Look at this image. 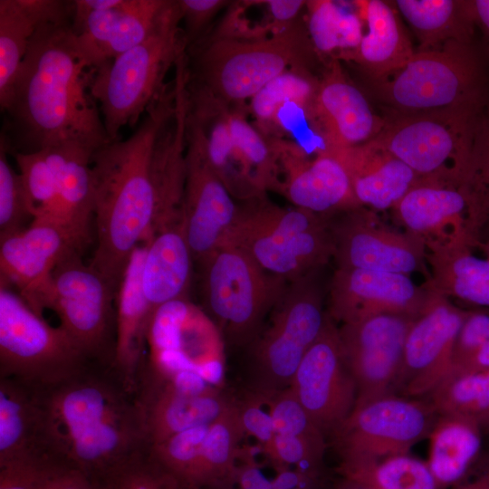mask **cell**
I'll use <instances>...</instances> for the list:
<instances>
[{
  "label": "cell",
  "mask_w": 489,
  "mask_h": 489,
  "mask_svg": "<svg viewBox=\"0 0 489 489\" xmlns=\"http://www.w3.org/2000/svg\"><path fill=\"white\" fill-rule=\"evenodd\" d=\"M175 94L171 80L129 137L91 154L97 245L90 264L117 290L134 249L180 204L181 184L168 146Z\"/></svg>",
  "instance_id": "obj_1"
},
{
  "label": "cell",
  "mask_w": 489,
  "mask_h": 489,
  "mask_svg": "<svg viewBox=\"0 0 489 489\" xmlns=\"http://www.w3.org/2000/svg\"><path fill=\"white\" fill-rule=\"evenodd\" d=\"M72 11L37 30L1 106L0 140L11 156L63 145L94 151L110 141L73 40Z\"/></svg>",
  "instance_id": "obj_2"
},
{
  "label": "cell",
  "mask_w": 489,
  "mask_h": 489,
  "mask_svg": "<svg viewBox=\"0 0 489 489\" xmlns=\"http://www.w3.org/2000/svg\"><path fill=\"white\" fill-rule=\"evenodd\" d=\"M41 391L49 455L94 485L104 486L147 455L137 392L111 366L92 363Z\"/></svg>",
  "instance_id": "obj_3"
},
{
  "label": "cell",
  "mask_w": 489,
  "mask_h": 489,
  "mask_svg": "<svg viewBox=\"0 0 489 489\" xmlns=\"http://www.w3.org/2000/svg\"><path fill=\"white\" fill-rule=\"evenodd\" d=\"M392 115L461 112L481 115L489 107V80L473 44L449 42L419 50L398 70L369 80Z\"/></svg>",
  "instance_id": "obj_4"
},
{
  "label": "cell",
  "mask_w": 489,
  "mask_h": 489,
  "mask_svg": "<svg viewBox=\"0 0 489 489\" xmlns=\"http://www.w3.org/2000/svg\"><path fill=\"white\" fill-rule=\"evenodd\" d=\"M187 85L243 105L290 69L311 68L316 53L303 21L258 40L205 37L187 50Z\"/></svg>",
  "instance_id": "obj_5"
},
{
  "label": "cell",
  "mask_w": 489,
  "mask_h": 489,
  "mask_svg": "<svg viewBox=\"0 0 489 489\" xmlns=\"http://www.w3.org/2000/svg\"><path fill=\"white\" fill-rule=\"evenodd\" d=\"M187 52L177 0H168L151 32L114 59L88 71L110 141L135 126L165 90L167 74Z\"/></svg>",
  "instance_id": "obj_6"
},
{
  "label": "cell",
  "mask_w": 489,
  "mask_h": 489,
  "mask_svg": "<svg viewBox=\"0 0 489 489\" xmlns=\"http://www.w3.org/2000/svg\"><path fill=\"white\" fill-rule=\"evenodd\" d=\"M225 244L289 283L319 272L333 257L331 217L280 206L266 195L238 203Z\"/></svg>",
  "instance_id": "obj_7"
},
{
  "label": "cell",
  "mask_w": 489,
  "mask_h": 489,
  "mask_svg": "<svg viewBox=\"0 0 489 489\" xmlns=\"http://www.w3.org/2000/svg\"><path fill=\"white\" fill-rule=\"evenodd\" d=\"M92 363L60 325H50L18 292L0 284V377L47 390Z\"/></svg>",
  "instance_id": "obj_8"
},
{
  "label": "cell",
  "mask_w": 489,
  "mask_h": 489,
  "mask_svg": "<svg viewBox=\"0 0 489 489\" xmlns=\"http://www.w3.org/2000/svg\"><path fill=\"white\" fill-rule=\"evenodd\" d=\"M206 315L231 345H249L289 282L263 269L242 249L225 244L201 264Z\"/></svg>",
  "instance_id": "obj_9"
},
{
  "label": "cell",
  "mask_w": 489,
  "mask_h": 489,
  "mask_svg": "<svg viewBox=\"0 0 489 489\" xmlns=\"http://www.w3.org/2000/svg\"><path fill=\"white\" fill-rule=\"evenodd\" d=\"M317 273L288 283L266 324L249 344L254 394L263 402L290 387L302 357L327 321Z\"/></svg>",
  "instance_id": "obj_10"
},
{
  "label": "cell",
  "mask_w": 489,
  "mask_h": 489,
  "mask_svg": "<svg viewBox=\"0 0 489 489\" xmlns=\"http://www.w3.org/2000/svg\"><path fill=\"white\" fill-rule=\"evenodd\" d=\"M72 251L55 267L38 296L35 312L53 311L60 326L93 362L112 365L116 340L117 289L109 279Z\"/></svg>",
  "instance_id": "obj_11"
},
{
  "label": "cell",
  "mask_w": 489,
  "mask_h": 489,
  "mask_svg": "<svg viewBox=\"0 0 489 489\" xmlns=\"http://www.w3.org/2000/svg\"><path fill=\"white\" fill-rule=\"evenodd\" d=\"M481 115L389 114L385 118L382 130L371 141L419 177H463L469 173L476 124Z\"/></svg>",
  "instance_id": "obj_12"
},
{
  "label": "cell",
  "mask_w": 489,
  "mask_h": 489,
  "mask_svg": "<svg viewBox=\"0 0 489 489\" xmlns=\"http://www.w3.org/2000/svg\"><path fill=\"white\" fill-rule=\"evenodd\" d=\"M148 360L141 375L168 379L196 372L208 383L221 380L223 338L210 318L187 299L155 311L147 331Z\"/></svg>",
  "instance_id": "obj_13"
},
{
  "label": "cell",
  "mask_w": 489,
  "mask_h": 489,
  "mask_svg": "<svg viewBox=\"0 0 489 489\" xmlns=\"http://www.w3.org/2000/svg\"><path fill=\"white\" fill-rule=\"evenodd\" d=\"M438 416L428 400L391 394L356 406L331 436L341 461L379 460L408 454Z\"/></svg>",
  "instance_id": "obj_14"
},
{
  "label": "cell",
  "mask_w": 489,
  "mask_h": 489,
  "mask_svg": "<svg viewBox=\"0 0 489 489\" xmlns=\"http://www.w3.org/2000/svg\"><path fill=\"white\" fill-rule=\"evenodd\" d=\"M397 221L425 243L460 240L472 248L489 223L484 197L463 177H421L392 208Z\"/></svg>",
  "instance_id": "obj_15"
},
{
  "label": "cell",
  "mask_w": 489,
  "mask_h": 489,
  "mask_svg": "<svg viewBox=\"0 0 489 489\" xmlns=\"http://www.w3.org/2000/svg\"><path fill=\"white\" fill-rule=\"evenodd\" d=\"M336 268H357L409 275L420 273L430 279L423 238L383 225L364 206L331 217Z\"/></svg>",
  "instance_id": "obj_16"
},
{
  "label": "cell",
  "mask_w": 489,
  "mask_h": 489,
  "mask_svg": "<svg viewBox=\"0 0 489 489\" xmlns=\"http://www.w3.org/2000/svg\"><path fill=\"white\" fill-rule=\"evenodd\" d=\"M237 212L238 203L207 160L199 126L187 114V179L182 223L193 259L199 265L225 244Z\"/></svg>",
  "instance_id": "obj_17"
},
{
  "label": "cell",
  "mask_w": 489,
  "mask_h": 489,
  "mask_svg": "<svg viewBox=\"0 0 489 489\" xmlns=\"http://www.w3.org/2000/svg\"><path fill=\"white\" fill-rule=\"evenodd\" d=\"M415 318L381 314L338 328L343 359L357 388L356 406L394 394L407 334Z\"/></svg>",
  "instance_id": "obj_18"
},
{
  "label": "cell",
  "mask_w": 489,
  "mask_h": 489,
  "mask_svg": "<svg viewBox=\"0 0 489 489\" xmlns=\"http://www.w3.org/2000/svg\"><path fill=\"white\" fill-rule=\"evenodd\" d=\"M168 0H73L72 33L88 70L135 46L151 32Z\"/></svg>",
  "instance_id": "obj_19"
},
{
  "label": "cell",
  "mask_w": 489,
  "mask_h": 489,
  "mask_svg": "<svg viewBox=\"0 0 489 489\" xmlns=\"http://www.w3.org/2000/svg\"><path fill=\"white\" fill-rule=\"evenodd\" d=\"M468 313L434 292L408 331L395 395H428L444 380L452 369L455 343Z\"/></svg>",
  "instance_id": "obj_20"
},
{
  "label": "cell",
  "mask_w": 489,
  "mask_h": 489,
  "mask_svg": "<svg viewBox=\"0 0 489 489\" xmlns=\"http://www.w3.org/2000/svg\"><path fill=\"white\" fill-rule=\"evenodd\" d=\"M290 388L324 435L331 436L353 411L356 384L343 359L338 327L329 315L302 357Z\"/></svg>",
  "instance_id": "obj_21"
},
{
  "label": "cell",
  "mask_w": 489,
  "mask_h": 489,
  "mask_svg": "<svg viewBox=\"0 0 489 489\" xmlns=\"http://www.w3.org/2000/svg\"><path fill=\"white\" fill-rule=\"evenodd\" d=\"M434 291L409 275L357 268H336L328 292L327 313L340 324L381 314L417 317Z\"/></svg>",
  "instance_id": "obj_22"
},
{
  "label": "cell",
  "mask_w": 489,
  "mask_h": 489,
  "mask_svg": "<svg viewBox=\"0 0 489 489\" xmlns=\"http://www.w3.org/2000/svg\"><path fill=\"white\" fill-rule=\"evenodd\" d=\"M83 247L58 221L36 218L29 226L0 237V284L14 286L34 311L57 264Z\"/></svg>",
  "instance_id": "obj_23"
},
{
  "label": "cell",
  "mask_w": 489,
  "mask_h": 489,
  "mask_svg": "<svg viewBox=\"0 0 489 489\" xmlns=\"http://www.w3.org/2000/svg\"><path fill=\"white\" fill-rule=\"evenodd\" d=\"M279 151V194L294 207L331 217L361 206L343 164L330 149L310 158L287 140L273 138Z\"/></svg>",
  "instance_id": "obj_24"
},
{
  "label": "cell",
  "mask_w": 489,
  "mask_h": 489,
  "mask_svg": "<svg viewBox=\"0 0 489 489\" xmlns=\"http://www.w3.org/2000/svg\"><path fill=\"white\" fill-rule=\"evenodd\" d=\"M311 115L325 149L363 145L374 139L385 125V118L375 113L338 60H331L319 79Z\"/></svg>",
  "instance_id": "obj_25"
},
{
  "label": "cell",
  "mask_w": 489,
  "mask_h": 489,
  "mask_svg": "<svg viewBox=\"0 0 489 489\" xmlns=\"http://www.w3.org/2000/svg\"><path fill=\"white\" fill-rule=\"evenodd\" d=\"M136 392L149 449L178 433L211 424L233 403L214 387L186 392L145 378L138 380Z\"/></svg>",
  "instance_id": "obj_26"
},
{
  "label": "cell",
  "mask_w": 489,
  "mask_h": 489,
  "mask_svg": "<svg viewBox=\"0 0 489 489\" xmlns=\"http://www.w3.org/2000/svg\"><path fill=\"white\" fill-rule=\"evenodd\" d=\"M147 241L131 254L116 295V340L112 368L136 390L144 364L147 331L153 312L144 295L141 272Z\"/></svg>",
  "instance_id": "obj_27"
},
{
  "label": "cell",
  "mask_w": 489,
  "mask_h": 489,
  "mask_svg": "<svg viewBox=\"0 0 489 489\" xmlns=\"http://www.w3.org/2000/svg\"><path fill=\"white\" fill-rule=\"evenodd\" d=\"M328 149L343 164L359 204L373 211L392 209L421 177L372 141Z\"/></svg>",
  "instance_id": "obj_28"
},
{
  "label": "cell",
  "mask_w": 489,
  "mask_h": 489,
  "mask_svg": "<svg viewBox=\"0 0 489 489\" xmlns=\"http://www.w3.org/2000/svg\"><path fill=\"white\" fill-rule=\"evenodd\" d=\"M39 455L51 456L42 391L0 377V465Z\"/></svg>",
  "instance_id": "obj_29"
},
{
  "label": "cell",
  "mask_w": 489,
  "mask_h": 489,
  "mask_svg": "<svg viewBox=\"0 0 489 489\" xmlns=\"http://www.w3.org/2000/svg\"><path fill=\"white\" fill-rule=\"evenodd\" d=\"M193 261L182 219L147 241L141 284L153 313L168 302L187 298Z\"/></svg>",
  "instance_id": "obj_30"
},
{
  "label": "cell",
  "mask_w": 489,
  "mask_h": 489,
  "mask_svg": "<svg viewBox=\"0 0 489 489\" xmlns=\"http://www.w3.org/2000/svg\"><path fill=\"white\" fill-rule=\"evenodd\" d=\"M72 1L0 0V107L6 101L32 38L71 13Z\"/></svg>",
  "instance_id": "obj_31"
},
{
  "label": "cell",
  "mask_w": 489,
  "mask_h": 489,
  "mask_svg": "<svg viewBox=\"0 0 489 489\" xmlns=\"http://www.w3.org/2000/svg\"><path fill=\"white\" fill-rule=\"evenodd\" d=\"M367 26L358 49L349 57L368 79L383 77L404 65L415 53L394 4L381 0L355 1Z\"/></svg>",
  "instance_id": "obj_32"
},
{
  "label": "cell",
  "mask_w": 489,
  "mask_h": 489,
  "mask_svg": "<svg viewBox=\"0 0 489 489\" xmlns=\"http://www.w3.org/2000/svg\"><path fill=\"white\" fill-rule=\"evenodd\" d=\"M430 273L426 283L431 290L489 309V260L474 254L464 241L447 240L426 244Z\"/></svg>",
  "instance_id": "obj_33"
},
{
  "label": "cell",
  "mask_w": 489,
  "mask_h": 489,
  "mask_svg": "<svg viewBox=\"0 0 489 489\" xmlns=\"http://www.w3.org/2000/svg\"><path fill=\"white\" fill-rule=\"evenodd\" d=\"M58 181V221L84 248L90 242L93 221V188L91 158L93 151L63 145L46 149Z\"/></svg>",
  "instance_id": "obj_34"
},
{
  "label": "cell",
  "mask_w": 489,
  "mask_h": 489,
  "mask_svg": "<svg viewBox=\"0 0 489 489\" xmlns=\"http://www.w3.org/2000/svg\"><path fill=\"white\" fill-rule=\"evenodd\" d=\"M482 427L475 420L454 415H439L429 435L427 465L439 489L463 482L479 463Z\"/></svg>",
  "instance_id": "obj_35"
},
{
  "label": "cell",
  "mask_w": 489,
  "mask_h": 489,
  "mask_svg": "<svg viewBox=\"0 0 489 489\" xmlns=\"http://www.w3.org/2000/svg\"><path fill=\"white\" fill-rule=\"evenodd\" d=\"M244 434L232 403L209 426L186 489H232Z\"/></svg>",
  "instance_id": "obj_36"
},
{
  "label": "cell",
  "mask_w": 489,
  "mask_h": 489,
  "mask_svg": "<svg viewBox=\"0 0 489 489\" xmlns=\"http://www.w3.org/2000/svg\"><path fill=\"white\" fill-rule=\"evenodd\" d=\"M397 11L420 43L419 50L449 42L472 44L475 25L469 0H397Z\"/></svg>",
  "instance_id": "obj_37"
},
{
  "label": "cell",
  "mask_w": 489,
  "mask_h": 489,
  "mask_svg": "<svg viewBox=\"0 0 489 489\" xmlns=\"http://www.w3.org/2000/svg\"><path fill=\"white\" fill-rule=\"evenodd\" d=\"M304 11L307 33L318 56L348 60L358 49L364 22L357 10L331 0H311L306 1Z\"/></svg>",
  "instance_id": "obj_38"
},
{
  "label": "cell",
  "mask_w": 489,
  "mask_h": 489,
  "mask_svg": "<svg viewBox=\"0 0 489 489\" xmlns=\"http://www.w3.org/2000/svg\"><path fill=\"white\" fill-rule=\"evenodd\" d=\"M343 479L368 489H439L427 463L408 454L379 460L340 461Z\"/></svg>",
  "instance_id": "obj_39"
},
{
  "label": "cell",
  "mask_w": 489,
  "mask_h": 489,
  "mask_svg": "<svg viewBox=\"0 0 489 489\" xmlns=\"http://www.w3.org/2000/svg\"><path fill=\"white\" fill-rule=\"evenodd\" d=\"M428 397L439 415L465 417L476 421L484 435L489 430V368L447 376Z\"/></svg>",
  "instance_id": "obj_40"
},
{
  "label": "cell",
  "mask_w": 489,
  "mask_h": 489,
  "mask_svg": "<svg viewBox=\"0 0 489 489\" xmlns=\"http://www.w3.org/2000/svg\"><path fill=\"white\" fill-rule=\"evenodd\" d=\"M226 119L233 141L253 170L262 189L265 193H278L281 169L274 139L251 124L243 105L227 106Z\"/></svg>",
  "instance_id": "obj_41"
},
{
  "label": "cell",
  "mask_w": 489,
  "mask_h": 489,
  "mask_svg": "<svg viewBox=\"0 0 489 489\" xmlns=\"http://www.w3.org/2000/svg\"><path fill=\"white\" fill-rule=\"evenodd\" d=\"M319 79L307 69H290L273 79L249 100L256 128L265 134L278 110L288 102L311 103Z\"/></svg>",
  "instance_id": "obj_42"
},
{
  "label": "cell",
  "mask_w": 489,
  "mask_h": 489,
  "mask_svg": "<svg viewBox=\"0 0 489 489\" xmlns=\"http://www.w3.org/2000/svg\"><path fill=\"white\" fill-rule=\"evenodd\" d=\"M12 156L23 181L33 219L58 221V181L47 149L33 153H15Z\"/></svg>",
  "instance_id": "obj_43"
},
{
  "label": "cell",
  "mask_w": 489,
  "mask_h": 489,
  "mask_svg": "<svg viewBox=\"0 0 489 489\" xmlns=\"http://www.w3.org/2000/svg\"><path fill=\"white\" fill-rule=\"evenodd\" d=\"M209 425L190 428L151 446L148 457L186 489Z\"/></svg>",
  "instance_id": "obj_44"
},
{
  "label": "cell",
  "mask_w": 489,
  "mask_h": 489,
  "mask_svg": "<svg viewBox=\"0 0 489 489\" xmlns=\"http://www.w3.org/2000/svg\"><path fill=\"white\" fill-rule=\"evenodd\" d=\"M8 155L0 140V237L18 232L25 228L24 222L33 221L20 173L10 164Z\"/></svg>",
  "instance_id": "obj_45"
},
{
  "label": "cell",
  "mask_w": 489,
  "mask_h": 489,
  "mask_svg": "<svg viewBox=\"0 0 489 489\" xmlns=\"http://www.w3.org/2000/svg\"><path fill=\"white\" fill-rule=\"evenodd\" d=\"M265 403L275 434L294 436L326 446L325 435L312 421L290 387L272 395L264 401Z\"/></svg>",
  "instance_id": "obj_46"
},
{
  "label": "cell",
  "mask_w": 489,
  "mask_h": 489,
  "mask_svg": "<svg viewBox=\"0 0 489 489\" xmlns=\"http://www.w3.org/2000/svg\"><path fill=\"white\" fill-rule=\"evenodd\" d=\"M325 448L302 437L274 434L263 449L276 471L293 465L296 470L320 475Z\"/></svg>",
  "instance_id": "obj_47"
},
{
  "label": "cell",
  "mask_w": 489,
  "mask_h": 489,
  "mask_svg": "<svg viewBox=\"0 0 489 489\" xmlns=\"http://www.w3.org/2000/svg\"><path fill=\"white\" fill-rule=\"evenodd\" d=\"M66 469L49 455L15 460L0 465V489H47Z\"/></svg>",
  "instance_id": "obj_48"
},
{
  "label": "cell",
  "mask_w": 489,
  "mask_h": 489,
  "mask_svg": "<svg viewBox=\"0 0 489 489\" xmlns=\"http://www.w3.org/2000/svg\"><path fill=\"white\" fill-rule=\"evenodd\" d=\"M230 3L226 0H177L187 50L208 34L216 15Z\"/></svg>",
  "instance_id": "obj_49"
},
{
  "label": "cell",
  "mask_w": 489,
  "mask_h": 489,
  "mask_svg": "<svg viewBox=\"0 0 489 489\" xmlns=\"http://www.w3.org/2000/svg\"><path fill=\"white\" fill-rule=\"evenodd\" d=\"M107 489H183L148 455L126 468L104 486Z\"/></svg>",
  "instance_id": "obj_50"
},
{
  "label": "cell",
  "mask_w": 489,
  "mask_h": 489,
  "mask_svg": "<svg viewBox=\"0 0 489 489\" xmlns=\"http://www.w3.org/2000/svg\"><path fill=\"white\" fill-rule=\"evenodd\" d=\"M469 177L481 192L489 214V107L476 124Z\"/></svg>",
  "instance_id": "obj_51"
},
{
  "label": "cell",
  "mask_w": 489,
  "mask_h": 489,
  "mask_svg": "<svg viewBox=\"0 0 489 489\" xmlns=\"http://www.w3.org/2000/svg\"><path fill=\"white\" fill-rule=\"evenodd\" d=\"M488 340L489 309L469 311L455 343L452 368Z\"/></svg>",
  "instance_id": "obj_52"
},
{
  "label": "cell",
  "mask_w": 489,
  "mask_h": 489,
  "mask_svg": "<svg viewBox=\"0 0 489 489\" xmlns=\"http://www.w3.org/2000/svg\"><path fill=\"white\" fill-rule=\"evenodd\" d=\"M235 404L244 434L254 437L264 448L271 442L275 432L270 414L261 408L263 401L252 393L245 399Z\"/></svg>",
  "instance_id": "obj_53"
},
{
  "label": "cell",
  "mask_w": 489,
  "mask_h": 489,
  "mask_svg": "<svg viewBox=\"0 0 489 489\" xmlns=\"http://www.w3.org/2000/svg\"><path fill=\"white\" fill-rule=\"evenodd\" d=\"M235 484L239 489H273L272 480L267 479L251 458L237 465L235 475Z\"/></svg>",
  "instance_id": "obj_54"
},
{
  "label": "cell",
  "mask_w": 489,
  "mask_h": 489,
  "mask_svg": "<svg viewBox=\"0 0 489 489\" xmlns=\"http://www.w3.org/2000/svg\"><path fill=\"white\" fill-rule=\"evenodd\" d=\"M319 478L320 475L287 468L277 471L272 484L273 489H316Z\"/></svg>",
  "instance_id": "obj_55"
},
{
  "label": "cell",
  "mask_w": 489,
  "mask_h": 489,
  "mask_svg": "<svg viewBox=\"0 0 489 489\" xmlns=\"http://www.w3.org/2000/svg\"><path fill=\"white\" fill-rule=\"evenodd\" d=\"M95 485L82 473L66 469L50 484L47 489H94Z\"/></svg>",
  "instance_id": "obj_56"
},
{
  "label": "cell",
  "mask_w": 489,
  "mask_h": 489,
  "mask_svg": "<svg viewBox=\"0 0 489 489\" xmlns=\"http://www.w3.org/2000/svg\"><path fill=\"white\" fill-rule=\"evenodd\" d=\"M472 18L489 53V0H469Z\"/></svg>",
  "instance_id": "obj_57"
},
{
  "label": "cell",
  "mask_w": 489,
  "mask_h": 489,
  "mask_svg": "<svg viewBox=\"0 0 489 489\" xmlns=\"http://www.w3.org/2000/svg\"><path fill=\"white\" fill-rule=\"evenodd\" d=\"M477 472L450 489H489V455L476 465Z\"/></svg>",
  "instance_id": "obj_58"
},
{
  "label": "cell",
  "mask_w": 489,
  "mask_h": 489,
  "mask_svg": "<svg viewBox=\"0 0 489 489\" xmlns=\"http://www.w3.org/2000/svg\"><path fill=\"white\" fill-rule=\"evenodd\" d=\"M334 489H368L365 486L359 484L355 482L343 479V482L340 484L336 488Z\"/></svg>",
  "instance_id": "obj_59"
},
{
  "label": "cell",
  "mask_w": 489,
  "mask_h": 489,
  "mask_svg": "<svg viewBox=\"0 0 489 489\" xmlns=\"http://www.w3.org/2000/svg\"><path fill=\"white\" fill-rule=\"evenodd\" d=\"M475 248H479L485 255V258L489 260V238L480 241Z\"/></svg>",
  "instance_id": "obj_60"
},
{
  "label": "cell",
  "mask_w": 489,
  "mask_h": 489,
  "mask_svg": "<svg viewBox=\"0 0 489 489\" xmlns=\"http://www.w3.org/2000/svg\"><path fill=\"white\" fill-rule=\"evenodd\" d=\"M94 489H107V488L102 487V486H97V485H95V488H94Z\"/></svg>",
  "instance_id": "obj_61"
},
{
  "label": "cell",
  "mask_w": 489,
  "mask_h": 489,
  "mask_svg": "<svg viewBox=\"0 0 489 489\" xmlns=\"http://www.w3.org/2000/svg\"><path fill=\"white\" fill-rule=\"evenodd\" d=\"M486 435H488V436H489V430L487 431Z\"/></svg>",
  "instance_id": "obj_62"
},
{
  "label": "cell",
  "mask_w": 489,
  "mask_h": 489,
  "mask_svg": "<svg viewBox=\"0 0 489 489\" xmlns=\"http://www.w3.org/2000/svg\"><path fill=\"white\" fill-rule=\"evenodd\" d=\"M233 489V488H232Z\"/></svg>",
  "instance_id": "obj_63"
}]
</instances>
